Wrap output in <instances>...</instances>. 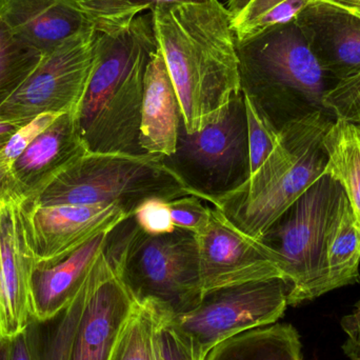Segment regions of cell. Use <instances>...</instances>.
Instances as JSON below:
<instances>
[{
    "label": "cell",
    "instance_id": "6da1fadb",
    "mask_svg": "<svg viewBox=\"0 0 360 360\" xmlns=\"http://www.w3.org/2000/svg\"><path fill=\"white\" fill-rule=\"evenodd\" d=\"M151 16L182 124L188 133L200 131L243 93L230 13L218 0H209L158 6Z\"/></svg>",
    "mask_w": 360,
    "mask_h": 360
},
{
    "label": "cell",
    "instance_id": "7a4b0ae2",
    "mask_svg": "<svg viewBox=\"0 0 360 360\" xmlns=\"http://www.w3.org/2000/svg\"><path fill=\"white\" fill-rule=\"evenodd\" d=\"M96 32L92 71L72 113L76 132L91 153L148 155L139 141L146 72L160 48L152 16Z\"/></svg>",
    "mask_w": 360,
    "mask_h": 360
},
{
    "label": "cell",
    "instance_id": "3957f363",
    "mask_svg": "<svg viewBox=\"0 0 360 360\" xmlns=\"http://www.w3.org/2000/svg\"><path fill=\"white\" fill-rule=\"evenodd\" d=\"M334 120L326 110H314L285 124L260 168L243 186L210 205L243 234L260 240L325 172L323 139Z\"/></svg>",
    "mask_w": 360,
    "mask_h": 360
},
{
    "label": "cell",
    "instance_id": "277c9868",
    "mask_svg": "<svg viewBox=\"0 0 360 360\" xmlns=\"http://www.w3.org/2000/svg\"><path fill=\"white\" fill-rule=\"evenodd\" d=\"M237 52L243 96L276 130L309 112L325 110L323 97L335 84L296 20L237 40Z\"/></svg>",
    "mask_w": 360,
    "mask_h": 360
},
{
    "label": "cell",
    "instance_id": "5b68a950",
    "mask_svg": "<svg viewBox=\"0 0 360 360\" xmlns=\"http://www.w3.org/2000/svg\"><path fill=\"white\" fill-rule=\"evenodd\" d=\"M107 254L139 304L151 302L168 316H177L202 300L198 245L190 231L150 235L132 215L110 233Z\"/></svg>",
    "mask_w": 360,
    "mask_h": 360
},
{
    "label": "cell",
    "instance_id": "8992f818",
    "mask_svg": "<svg viewBox=\"0 0 360 360\" xmlns=\"http://www.w3.org/2000/svg\"><path fill=\"white\" fill-rule=\"evenodd\" d=\"M191 195L153 155L91 153L74 160L33 205H117L131 216L143 201Z\"/></svg>",
    "mask_w": 360,
    "mask_h": 360
},
{
    "label": "cell",
    "instance_id": "52a82bcc",
    "mask_svg": "<svg viewBox=\"0 0 360 360\" xmlns=\"http://www.w3.org/2000/svg\"><path fill=\"white\" fill-rule=\"evenodd\" d=\"M342 194L340 182L323 173L259 240L276 255L289 306L326 294V245Z\"/></svg>",
    "mask_w": 360,
    "mask_h": 360
},
{
    "label": "cell",
    "instance_id": "ba28073f",
    "mask_svg": "<svg viewBox=\"0 0 360 360\" xmlns=\"http://www.w3.org/2000/svg\"><path fill=\"white\" fill-rule=\"evenodd\" d=\"M160 158L191 195L209 205L243 186L251 176L243 93L200 131L188 133L181 120L176 151Z\"/></svg>",
    "mask_w": 360,
    "mask_h": 360
},
{
    "label": "cell",
    "instance_id": "9c48e42d",
    "mask_svg": "<svg viewBox=\"0 0 360 360\" xmlns=\"http://www.w3.org/2000/svg\"><path fill=\"white\" fill-rule=\"evenodd\" d=\"M289 285L281 278L252 281L203 294L190 312L168 316L192 345L196 360L237 334L276 323L288 306Z\"/></svg>",
    "mask_w": 360,
    "mask_h": 360
},
{
    "label": "cell",
    "instance_id": "30bf717a",
    "mask_svg": "<svg viewBox=\"0 0 360 360\" xmlns=\"http://www.w3.org/2000/svg\"><path fill=\"white\" fill-rule=\"evenodd\" d=\"M96 27L44 55L39 65L0 108V120L25 126L46 114L73 113L92 71Z\"/></svg>",
    "mask_w": 360,
    "mask_h": 360
},
{
    "label": "cell",
    "instance_id": "8fae6325",
    "mask_svg": "<svg viewBox=\"0 0 360 360\" xmlns=\"http://www.w3.org/2000/svg\"><path fill=\"white\" fill-rule=\"evenodd\" d=\"M195 236L203 294L252 281L283 279L273 251L235 228L215 207L209 224Z\"/></svg>",
    "mask_w": 360,
    "mask_h": 360
},
{
    "label": "cell",
    "instance_id": "7c38bea8",
    "mask_svg": "<svg viewBox=\"0 0 360 360\" xmlns=\"http://www.w3.org/2000/svg\"><path fill=\"white\" fill-rule=\"evenodd\" d=\"M137 304L110 260L105 245L89 273L88 298L70 360H110Z\"/></svg>",
    "mask_w": 360,
    "mask_h": 360
},
{
    "label": "cell",
    "instance_id": "4fadbf2b",
    "mask_svg": "<svg viewBox=\"0 0 360 360\" xmlns=\"http://www.w3.org/2000/svg\"><path fill=\"white\" fill-rule=\"evenodd\" d=\"M37 266L22 203L0 199V338H12L33 321L32 276Z\"/></svg>",
    "mask_w": 360,
    "mask_h": 360
},
{
    "label": "cell",
    "instance_id": "5bb4252c",
    "mask_svg": "<svg viewBox=\"0 0 360 360\" xmlns=\"http://www.w3.org/2000/svg\"><path fill=\"white\" fill-rule=\"evenodd\" d=\"M37 266H53L131 217L117 205H25Z\"/></svg>",
    "mask_w": 360,
    "mask_h": 360
},
{
    "label": "cell",
    "instance_id": "9a60e30c",
    "mask_svg": "<svg viewBox=\"0 0 360 360\" xmlns=\"http://www.w3.org/2000/svg\"><path fill=\"white\" fill-rule=\"evenodd\" d=\"M86 152L72 113L59 115L19 156L6 177L4 197L33 205L54 179Z\"/></svg>",
    "mask_w": 360,
    "mask_h": 360
},
{
    "label": "cell",
    "instance_id": "2e32d148",
    "mask_svg": "<svg viewBox=\"0 0 360 360\" xmlns=\"http://www.w3.org/2000/svg\"><path fill=\"white\" fill-rule=\"evenodd\" d=\"M296 22L334 84L360 73L359 15L325 0H312Z\"/></svg>",
    "mask_w": 360,
    "mask_h": 360
},
{
    "label": "cell",
    "instance_id": "e0dca14e",
    "mask_svg": "<svg viewBox=\"0 0 360 360\" xmlns=\"http://www.w3.org/2000/svg\"><path fill=\"white\" fill-rule=\"evenodd\" d=\"M0 19L42 55L95 27L79 0H0Z\"/></svg>",
    "mask_w": 360,
    "mask_h": 360
},
{
    "label": "cell",
    "instance_id": "ac0fdd59",
    "mask_svg": "<svg viewBox=\"0 0 360 360\" xmlns=\"http://www.w3.org/2000/svg\"><path fill=\"white\" fill-rule=\"evenodd\" d=\"M181 111L162 51L146 72L141 118V147L148 155L170 156L176 151Z\"/></svg>",
    "mask_w": 360,
    "mask_h": 360
},
{
    "label": "cell",
    "instance_id": "d6986e66",
    "mask_svg": "<svg viewBox=\"0 0 360 360\" xmlns=\"http://www.w3.org/2000/svg\"><path fill=\"white\" fill-rule=\"evenodd\" d=\"M111 232L97 235L58 264L36 266L32 276L33 319L49 321L71 304Z\"/></svg>",
    "mask_w": 360,
    "mask_h": 360
},
{
    "label": "cell",
    "instance_id": "ffe728a7",
    "mask_svg": "<svg viewBox=\"0 0 360 360\" xmlns=\"http://www.w3.org/2000/svg\"><path fill=\"white\" fill-rule=\"evenodd\" d=\"M297 330L273 323L237 334L216 345L205 360H302Z\"/></svg>",
    "mask_w": 360,
    "mask_h": 360
},
{
    "label": "cell",
    "instance_id": "44dd1931",
    "mask_svg": "<svg viewBox=\"0 0 360 360\" xmlns=\"http://www.w3.org/2000/svg\"><path fill=\"white\" fill-rule=\"evenodd\" d=\"M360 238L346 194L328 233L326 245V294L360 281Z\"/></svg>",
    "mask_w": 360,
    "mask_h": 360
},
{
    "label": "cell",
    "instance_id": "7402d4cb",
    "mask_svg": "<svg viewBox=\"0 0 360 360\" xmlns=\"http://www.w3.org/2000/svg\"><path fill=\"white\" fill-rule=\"evenodd\" d=\"M325 174L338 180L348 198L360 238V126L334 120L323 139Z\"/></svg>",
    "mask_w": 360,
    "mask_h": 360
},
{
    "label": "cell",
    "instance_id": "603a6c76",
    "mask_svg": "<svg viewBox=\"0 0 360 360\" xmlns=\"http://www.w3.org/2000/svg\"><path fill=\"white\" fill-rule=\"evenodd\" d=\"M88 294L89 274L67 308L49 321L30 323L36 360H70Z\"/></svg>",
    "mask_w": 360,
    "mask_h": 360
},
{
    "label": "cell",
    "instance_id": "cb8c5ba5",
    "mask_svg": "<svg viewBox=\"0 0 360 360\" xmlns=\"http://www.w3.org/2000/svg\"><path fill=\"white\" fill-rule=\"evenodd\" d=\"M44 55L17 38L0 19V108L39 65Z\"/></svg>",
    "mask_w": 360,
    "mask_h": 360
},
{
    "label": "cell",
    "instance_id": "d4e9b609",
    "mask_svg": "<svg viewBox=\"0 0 360 360\" xmlns=\"http://www.w3.org/2000/svg\"><path fill=\"white\" fill-rule=\"evenodd\" d=\"M158 315V308L153 302H139L122 329L110 360H158L155 334Z\"/></svg>",
    "mask_w": 360,
    "mask_h": 360
},
{
    "label": "cell",
    "instance_id": "484cf974",
    "mask_svg": "<svg viewBox=\"0 0 360 360\" xmlns=\"http://www.w3.org/2000/svg\"><path fill=\"white\" fill-rule=\"evenodd\" d=\"M95 21L96 29L130 25L143 11L179 4H201L209 0H79Z\"/></svg>",
    "mask_w": 360,
    "mask_h": 360
},
{
    "label": "cell",
    "instance_id": "4316f807",
    "mask_svg": "<svg viewBox=\"0 0 360 360\" xmlns=\"http://www.w3.org/2000/svg\"><path fill=\"white\" fill-rule=\"evenodd\" d=\"M245 99L247 115L248 143H249L251 175L260 168L278 143L279 131L276 130L249 99Z\"/></svg>",
    "mask_w": 360,
    "mask_h": 360
},
{
    "label": "cell",
    "instance_id": "83f0119b",
    "mask_svg": "<svg viewBox=\"0 0 360 360\" xmlns=\"http://www.w3.org/2000/svg\"><path fill=\"white\" fill-rule=\"evenodd\" d=\"M323 109L335 120L360 126V73L334 84L323 97Z\"/></svg>",
    "mask_w": 360,
    "mask_h": 360
},
{
    "label": "cell",
    "instance_id": "f1b7e54d",
    "mask_svg": "<svg viewBox=\"0 0 360 360\" xmlns=\"http://www.w3.org/2000/svg\"><path fill=\"white\" fill-rule=\"evenodd\" d=\"M63 115V114H61ZM59 115L46 114L21 127L0 150V199L4 198V186L11 169L32 141L48 128Z\"/></svg>",
    "mask_w": 360,
    "mask_h": 360
},
{
    "label": "cell",
    "instance_id": "f546056e",
    "mask_svg": "<svg viewBox=\"0 0 360 360\" xmlns=\"http://www.w3.org/2000/svg\"><path fill=\"white\" fill-rule=\"evenodd\" d=\"M175 228L198 234L209 224L213 207L205 205L202 199L193 195L169 201Z\"/></svg>",
    "mask_w": 360,
    "mask_h": 360
},
{
    "label": "cell",
    "instance_id": "4dcf8cb0",
    "mask_svg": "<svg viewBox=\"0 0 360 360\" xmlns=\"http://www.w3.org/2000/svg\"><path fill=\"white\" fill-rule=\"evenodd\" d=\"M158 313L155 334L158 360H196L190 340L175 329L168 316L160 309Z\"/></svg>",
    "mask_w": 360,
    "mask_h": 360
},
{
    "label": "cell",
    "instance_id": "1f68e13d",
    "mask_svg": "<svg viewBox=\"0 0 360 360\" xmlns=\"http://www.w3.org/2000/svg\"><path fill=\"white\" fill-rule=\"evenodd\" d=\"M137 226L150 235L169 234L175 230L169 201L151 198L143 201L133 214Z\"/></svg>",
    "mask_w": 360,
    "mask_h": 360
},
{
    "label": "cell",
    "instance_id": "d6a6232c",
    "mask_svg": "<svg viewBox=\"0 0 360 360\" xmlns=\"http://www.w3.org/2000/svg\"><path fill=\"white\" fill-rule=\"evenodd\" d=\"M285 0H228L226 8L232 18L237 39L260 16Z\"/></svg>",
    "mask_w": 360,
    "mask_h": 360
},
{
    "label": "cell",
    "instance_id": "836d02e7",
    "mask_svg": "<svg viewBox=\"0 0 360 360\" xmlns=\"http://www.w3.org/2000/svg\"><path fill=\"white\" fill-rule=\"evenodd\" d=\"M311 1L312 0H285V1L281 2L274 8L269 10L268 12L264 13L257 20L254 21L248 27L243 37L239 39H243L247 36L257 33L262 30L269 29V27L293 22Z\"/></svg>",
    "mask_w": 360,
    "mask_h": 360
},
{
    "label": "cell",
    "instance_id": "e575fe53",
    "mask_svg": "<svg viewBox=\"0 0 360 360\" xmlns=\"http://www.w3.org/2000/svg\"><path fill=\"white\" fill-rule=\"evenodd\" d=\"M0 360H36L30 323L21 333L0 338Z\"/></svg>",
    "mask_w": 360,
    "mask_h": 360
},
{
    "label": "cell",
    "instance_id": "d590c367",
    "mask_svg": "<svg viewBox=\"0 0 360 360\" xmlns=\"http://www.w3.org/2000/svg\"><path fill=\"white\" fill-rule=\"evenodd\" d=\"M342 328L348 335L346 342L360 348V300L350 314L342 317Z\"/></svg>",
    "mask_w": 360,
    "mask_h": 360
},
{
    "label": "cell",
    "instance_id": "8d00e7d4",
    "mask_svg": "<svg viewBox=\"0 0 360 360\" xmlns=\"http://www.w3.org/2000/svg\"><path fill=\"white\" fill-rule=\"evenodd\" d=\"M20 128L21 126H18V124L0 120V150Z\"/></svg>",
    "mask_w": 360,
    "mask_h": 360
},
{
    "label": "cell",
    "instance_id": "74e56055",
    "mask_svg": "<svg viewBox=\"0 0 360 360\" xmlns=\"http://www.w3.org/2000/svg\"><path fill=\"white\" fill-rule=\"evenodd\" d=\"M350 11H360V0H325Z\"/></svg>",
    "mask_w": 360,
    "mask_h": 360
},
{
    "label": "cell",
    "instance_id": "f35d334b",
    "mask_svg": "<svg viewBox=\"0 0 360 360\" xmlns=\"http://www.w3.org/2000/svg\"><path fill=\"white\" fill-rule=\"evenodd\" d=\"M342 351L345 355L350 360H360V348L359 347L353 346L345 342L342 345Z\"/></svg>",
    "mask_w": 360,
    "mask_h": 360
},
{
    "label": "cell",
    "instance_id": "ab89813d",
    "mask_svg": "<svg viewBox=\"0 0 360 360\" xmlns=\"http://www.w3.org/2000/svg\"><path fill=\"white\" fill-rule=\"evenodd\" d=\"M353 12L356 13V14L360 16V11H353Z\"/></svg>",
    "mask_w": 360,
    "mask_h": 360
}]
</instances>
